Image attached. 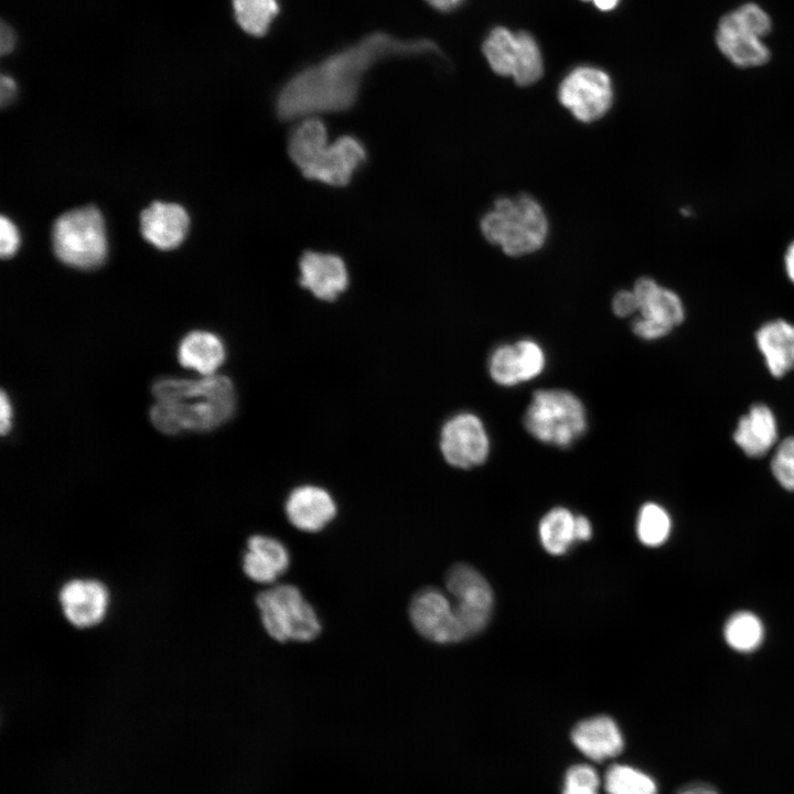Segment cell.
Here are the masks:
<instances>
[{
    "label": "cell",
    "instance_id": "cell-41",
    "mask_svg": "<svg viewBox=\"0 0 794 794\" xmlns=\"http://www.w3.org/2000/svg\"><path fill=\"white\" fill-rule=\"evenodd\" d=\"M784 267L788 279L791 280V282L794 283V240L787 246L785 250Z\"/></svg>",
    "mask_w": 794,
    "mask_h": 794
},
{
    "label": "cell",
    "instance_id": "cell-10",
    "mask_svg": "<svg viewBox=\"0 0 794 794\" xmlns=\"http://www.w3.org/2000/svg\"><path fill=\"white\" fill-rule=\"evenodd\" d=\"M633 292L637 302V316L632 322V331L644 340H656L667 335L680 324L685 316L679 296L658 285L653 278L641 277Z\"/></svg>",
    "mask_w": 794,
    "mask_h": 794
},
{
    "label": "cell",
    "instance_id": "cell-9",
    "mask_svg": "<svg viewBox=\"0 0 794 794\" xmlns=\"http://www.w3.org/2000/svg\"><path fill=\"white\" fill-rule=\"evenodd\" d=\"M558 100L578 121H598L609 112L613 103L611 78L597 67H576L561 81Z\"/></svg>",
    "mask_w": 794,
    "mask_h": 794
},
{
    "label": "cell",
    "instance_id": "cell-30",
    "mask_svg": "<svg viewBox=\"0 0 794 794\" xmlns=\"http://www.w3.org/2000/svg\"><path fill=\"white\" fill-rule=\"evenodd\" d=\"M491 378L501 386L523 383L522 368L515 344H503L494 350L489 361Z\"/></svg>",
    "mask_w": 794,
    "mask_h": 794
},
{
    "label": "cell",
    "instance_id": "cell-17",
    "mask_svg": "<svg viewBox=\"0 0 794 794\" xmlns=\"http://www.w3.org/2000/svg\"><path fill=\"white\" fill-rule=\"evenodd\" d=\"M286 514L298 529L319 532L335 517L336 505L326 490L315 485H301L289 494Z\"/></svg>",
    "mask_w": 794,
    "mask_h": 794
},
{
    "label": "cell",
    "instance_id": "cell-40",
    "mask_svg": "<svg viewBox=\"0 0 794 794\" xmlns=\"http://www.w3.org/2000/svg\"><path fill=\"white\" fill-rule=\"evenodd\" d=\"M677 794H719L715 787L709 784L695 782L682 787Z\"/></svg>",
    "mask_w": 794,
    "mask_h": 794
},
{
    "label": "cell",
    "instance_id": "cell-11",
    "mask_svg": "<svg viewBox=\"0 0 794 794\" xmlns=\"http://www.w3.org/2000/svg\"><path fill=\"white\" fill-rule=\"evenodd\" d=\"M446 587L455 600L454 610L468 637L484 630L494 605L487 580L472 566L455 564L446 576Z\"/></svg>",
    "mask_w": 794,
    "mask_h": 794
},
{
    "label": "cell",
    "instance_id": "cell-43",
    "mask_svg": "<svg viewBox=\"0 0 794 794\" xmlns=\"http://www.w3.org/2000/svg\"><path fill=\"white\" fill-rule=\"evenodd\" d=\"M583 1H592L598 9H600L602 11H610L618 6L620 0H583Z\"/></svg>",
    "mask_w": 794,
    "mask_h": 794
},
{
    "label": "cell",
    "instance_id": "cell-13",
    "mask_svg": "<svg viewBox=\"0 0 794 794\" xmlns=\"http://www.w3.org/2000/svg\"><path fill=\"white\" fill-rule=\"evenodd\" d=\"M409 616L417 632L429 641L448 644L468 637L453 603L437 588H425L415 594Z\"/></svg>",
    "mask_w": 794,
    "mask_h": 794
},
{
    "label": "cell",
    "instance_id": "cell-16",
    "mask_svg": "<svg viewBox=\"0 0 794 794\" xmlns=\"http://www.w3.org/2000/svg\"><path fill=\"white\" fill-rule=\"evenodd\" d=\"M58 600L69 623L77 627H89L104 619L109 596L100 581L73 579L61 588Z\"/></svg>",
    "mask_w": 794,
    "mask_h": 794
},
{
    "label": "cell",
    "instance_id": "cell-3",
    "mask_svg": "<svg viewBox=\"0 0 794 794\" xmlns=\"http://www.w3.org/2000/svg\"><path fill=\"white\" fill-rule=\"evenodd\" d=\"M480 230L486 242L505 255L522 257L545 245L549 224L540 203L522 193L497 198L481 217Z\"/></svg>",
    "mask_w": 794,
    "mask_h": 794
},
{
    "label": "cell",
    "instance_id": "cell-39",
    "mask_svg": "<svg viewBox=\"0 0 794 794\" xmlns=\"http://www.w3.org/2000/svg\"><path fill=\"white\" fill-rule=\"evenodd\" d=\"M17 86L14 81L7 75L1 76V105L4 106L15 95Z\"/></svg>",
    "mask_w": 794,
    "mask_h": 794
},
{
    "label": "cell",
    "instance_id": "cell-2",
    "mask_svg": "<svg viewBox=\"0 0 794 794\" xmlns=\"http://www.w3.org/2000/svg\"><path fill=\"white\" fill-rule=\"evenodd\" d=\"M157 399L150 410L154 427L163 433L206 431L226 422L236 408L232 380L223 375L201 379L161 378L152 386Z\"/></svg>",
    "mask_w": 794,
    "mask_h": 794
},
{
    "label": "cell",
    "instance_id": "cell-4",
    "mask_svg": "<svg viewBox=\"0 0 794 794\" xmlns=\"http://www.w3.org/2000/svg\"><path fill=\"white\" fill-rule=\"evenodd\" d=\"M771 30L772 20L768 12L754 2H747L720 18L715 41L720 53L734 66L759 67L771 57L763 41Z\"/></svg>",
    "mask_w": 794,
    "mask_h": 794
},
{
    "label": "cell",
    "instance_id": "cell-32",
    "mask_svg": "<svg viewBox=\"0 0 794 794\" xmlns=\"http://www.w3.org/2000/svg\"><path fill=\"white\" fill-rule=\"evenodd\" d=\"M517 350L523 382L534 379L544 371L546 356L541 346L529 339L514 343Z\"/></svg>",
    "mask_w": 794,
    "mask_h": 794
},
{
    "label": "cell",
    "instance_id": "cell-20",
    "mask_svg": "<svg viewBox=\"0 0 794 794\" xmlns=\"http://www.w3.org/2000/svg\"><path fill=\"white\" fill-rule=\"evenodd\" d=\"M290 564L285 545L276 538L254 535L247 541L243 556V569L248 578L256 582H273Z\"/></svg>",
    "mask_w": 794,
    "mask_h": 794
},
{
    "label": "cell",
    "instance_id": "cell-14",
    "mask_svg": "<svg viewBox=\"0 0 794 794\" xmlns=\"http://www.w3.org/2000/svg\"><path fill=\"white\" fill-rule=\"evenodd\" d=\"M367 159L364 142L354 135H342L330 142L321 157L301 174L330 186L347 185Z\"/></svg>",
    "mask_w": 794,
    "mask_h": 794
},
{
    "label": "cell",
    "instance_id": "cell-38",
    "mask_svg": "<svg viewBox=\"0 0 794 794\" xmlns=\"http://www.w3.org/2000/svg\"><path fill=\"white\" fill-rule=\"evenodd\" d=\"M575 533L576 540H588L591 538L592 526L590 521L586 516H576Z\"/></svg>",
    "mask_w": 794,
    "mask_h": 794
},
{
    "label": "cell",
    "instance_id": "cell-33",
    "mask_svg": "<svg viewBox=\"0 0 794 794\" xmlns=\"http://www.w3.org/2000/svg\"><path fill=\"white\" fill-rule=\"evenodd\" d=\"M771 469L774 478L784 489L794 491V437L785 439L777 447Z\"/></svg>",
    "mask_w": 794,
    "mask_h": 794
},
{
    "label": "cell",
    "instance_id": "cell-12",
    "mask_svg": "<svg viewBox=\"0 0 794 794\" xmlns=\"http://www.w3.org/2000/svg\"><path fill=\"white\" fill-rule=\"evenodd\" d=\"M440 450L454 468L470 469L484 463L490 453V438L483 421L472 412H460L444 422Z\"/></svg>",
    "mask_w": 794,
    "mask_h": 794
},
{
    "label": "cell",
    "instance_id": "cell-7",
    "mask_svg": "<svg viewBox=\"0 0 794 794\" xmlns=\"http://www.w3.org/2000/svg\"><path fill=\"white\" fill-rule=\"evenodd\" d=\"M256 603L267 633L279 642L311 641L321 631L316 613L294 586L266 590L257 596Z\"/></svg>",
    "mask_w": 794,
    "mask_h": 794
},
{
    "label": "cell",
    "instance_id": "cell-27",
    "mask_svg": "<svg viewBox=\"0 0 794 794\" xmlns=\"http://www.w3.org/2000/svg\"><path fill=\"white\" fill-rule=\"evenodd\" d=\"M603 786L607 794H657V785L648 774L626 764L611 765Z\"/></svg>",
    "mask_w": 794,
    "mask_h": 794
},
{
    "label": "cell",
    "instance_id": "cell-19",
    "mask_svg": "<svg viewBox=\"0 0 794 794\" xmlns=\"http://www.w3.org/2000/svg\"><path fill=\"white\" fill-rule=\"evenodd\" d=\"M571 741L582 754L598 762L616 757L624 747L616 722L608 716L578 722L571 731Z\"/></svg>",
    "mask_w": 794,
    "mask_h": 794
},
{
    "label": "cell",
    "instance_id": "cell-6",
    "mask_svg": "<svg viewBox=\"0 0 794 794\" xmlns=\"http://www.w3.org/2000/svg\"><path fill=\"white\" fill-rule=\"evenodd\" d=\"M52 237L56 257L68 266L89 269L105 260V224L100 212L94 206L61 215L53 225Z\"/></svg>",
    "mask_w": 794,
    "mask_h": 794
},
{
    "label": "cell",
    "instance_id": "cell-15",
    "mask_svg": "<svg viewBox=\"0 0 794 794\" xmlns=\"http://www.w3.org/2000/svg\"><path fill=\"white\" fill-rule=\"evenodd\" d=\"M299 283L322 301H334L350 283L344 259L330 251L307 250L299 259Z\"/></svg>",
    "mask_w": 794,
    "mask_h": 794
},
{
    "label": "cell",
    "instance_id": "cell-35",
    "mask_svg": "<svg viewBox=\"0 0 794 794\" xmlns=\"http://www.w3.org/2000/svg\"><path fill=\"white\" fill-rule=\"evenodd\" d=\"M612 311L619 318H627L637 312V302L633 290H620L612 299Z\"/></svg>",
    "mask_w": 794,
    "mask_h": 794
},
{
    "label": "cell",
    "instance_id": "cell-24",
    "mask_svg": "<svg viewBox=\"0 0 794 794\" xmlns=\"http://www.w3.org/2000/svg\"><path fill=\"white\" fill-rule=\"evenodd\" d=\"M223 341L207 331H193L186 334L178 348L179 362L204 376L214 375L225 360Z\"/></svg>",
    "mask_w": 794,
    "mask_h": 794
},
{
    "label": "cell",
    "instance_id": "cell-18",
    "mask_svg": "<svg viewBox=\"0 0 794 794\" xmlns=\"http://www.w3.org/2000/svg\"><path fill=\"white\" fill-rule=\"evenodd\" d=\"M186 211L174 203L154 202L141 213V233L159 249H172L184 239L189 228Z\"/></svg>",
    "mask_w": 794,
    "mask_h": 794
},
{
    "label": "cell",
    "instance_id": "cell-8",
    "mask_svg": "<svg viewBox=\"0 0 794 794\" xmlns=\"http://www.w3.org/2000/svg\"><path fill=\"white\" fill-rule=\"evenodd\" d=\"M483 54L494 73L512 77L519 86L533 85L543 76L540 50L527 32L495 28L483 43Z\"/></svg>",
    "mask_w": 794,
    "mask_h": 794
},
{
    "label": "cell",
    "instance_id": "cell-42",
    "mask_svg": "<svg viewBox=\"0 0 794 794\" xmlns=\"http://www.w3.org/2000/svg\"><path fill=\"white\" fill-rule=\"evenodd\" d=\"M432 8L439 11H451L460 6L463 0H426Z\"/></svg>",
    "mask_w": 794,
    "mask_h": 794
},
{
    "label": "cell",
    "instance_id": "cell-37",
    "mask_svg": "<svg viewBox=\"0 0 794 794\" xmlns=\"http://www.w3.org/2000/svg\"><path fill=\"white\" fill-rule=\"evenodd\" d=\"M15 43V36L12 29L6 23H1L0 28V52L2 55L12 51Z\"/></svg>",
    "mask_w": 794,
    "mask_h": 794
},
{
    "label": "cell",
    "instance_id": "cell-23",
    "mask_svg": "<svg viewBox=\"0 0 794 794\" xmlns=\"http://www.w3.org/2000/svg\"><path fill=\"white\" fill-rule=\"evenodd\" d=\"M757 344L766 366L775 377L794 367V325L775 320L763 324L755 335Z\"/></svg>",
    "mask_w": 794,
    "mask_h": 794
},
{
    "label": "cell",
    "instance_id": "cell-36",
    "mask_svg": "<svg viewBox=\"0 0 794 794\" xmlns=\"http://www.w3.org/2000/svg\"><path fill=\"white\" fill-rule=\"evenodd\" d=\"M12 405L10 398L6 395L4 391H2L0 397V426L2 434H6L10 430L12 423Z\"/></svg>",
    "mask_w": 794,
    "mask_h": 794
},
{
    "label": "cell",
    "instance_id": "cell-28",
    "mask_svg": "<svg viewBox=\"0 0 794 794\" xmlns=\"http://www.w3.org/2000/svg\"><path fill=\"white\" fill-rule=\"evenodd\" d=\"M725 639L733 650L751 652L762 642L763 625L754 614L738 612L727 621Z\"/></svg>",
    "mask_w": 794,
    "mask_h": 794
},
{
    "label": "cell",
    "instance_id": "cell-31",
    "mask_svg": "<svg viewBox=\"0 0 794 794\" xmlns=\"http://www.w3.org/2000/svg\"><path fill=\"white\" fill-rule=\"evenodd\" d=\"M601 781L596 770L587 764L568 769L561 794H599Z\"/></svg>",
    "mask_w": 794,
    "mask_h": 794
},
{
    "label": "cell",
    "instance_id": "cell-34",
    "mask_svg": "<svg viewBox=\"0 0 794 794\" xmlns=\"http://www.w3.org/2000/svg\"><path fill=\"white\" fill-rule=\"evenodd\" d=\"M20 236L15 225L7 217L0 218V255L2 258H9L15 254L19 248Z\"/></svg>",
    "mask_w": 794,
    "mask_h": 794
},
{
    "label": "cell",
    "instance_id": "cell-21",
    "mask_svg": "<svg viewBox=\"0 0 794 794\" xmlns=\"http://www.w3.org/2000/svg\"><path fill=\"white\" fill-rule=\"evenodd\" d=\"M331 140L325 122L320 116H309L296 120L287 143L292 163L302 173L324 152Z\"/></svg>",
    "mask_w": 794,
    "mask_h": 794
},
{
    "label": "cell",
    "instance_id": "cell-5",
    "mask_svg": "<svg viewBox=\"0 0 794 794\" xmlns=\"http://www.w3.org/2000/svg\"><path fill=\"white\" fill-rule=\"evenodd\" d=\"M523 422L538 441L566 448L586 431L587 414L581 400L572 393L540 389L534 393Z\"/></svg>",
    "mask_w": 794,
    "mask_h": 794
},
{
    "label": "cell",
    "instance_id": "cell-25",
    "mask_svg": "<svg viewBox=\"0 0 794 794\" xmlns=\"http://www.w3.org/2000/svg\"><path fill=\"white\" fill-rule=\"evenodd\" d=\"M576 516L565 507H555L540 519L538 534L541 546L550 555L565 554L576 541Z\"/></svg>",
    "mask_w": 794,
    "mask_h": 794
},
{
    "label": "cell",
    "instance_id": "cell-26",
    "mask_svg": "<svg viewBox=\"0 0 794 794\" xmlns=\"http://www.w3.org/2000/svg\"><path fill=\"white\" fill-rule=\"evenodd\" d=\"M238 25L249 35H265L279 12L278 0H232Z\"/></svg>",
    "mask_w": 794,
    "mask_h": 794
},
{
    "label": "cell",
    "instance_id": "cell-1",
    "mask_svg": "<svg viewBox=\"0 0 794 794\" xmlns=\"http://www.w3.org/2000/svg\"><path fill=\"white\" fill-rule=\"evenodd\" d=\"M434 51V43L426 39L403 41L387 33H372L292 75L276 95V116L296 121L346 111L356 103L363 77L375 63Z\"/></svg>",
    "mask_w": 794,
    "mask_h": 794
},
{
    "label": "cell",
    "instance_id": "cell-22",
    "mask_svg": "<svg viewBox=\"0 0 794 794\" xmlns=\"http://www.w3.org/2000/svg\"><path fill=\"white\" fill-rule=\"evenodd\" d=\"M777 438L776 420L771 409L761 404L753 405L742 416L733 433L734 442L749 457L764 455Z\"/></svg>",
    "mask_w": 794,
    "mask_h": 794
},
{
    "label": "cell",
    "instance_id": "cell-29",
    "mask_svg": "<svg viewBox=\"0 0 794 794\" xmlns=\"http://www.w3.org/2000/svg\"><path fill=\"white\" fill-rule=\"evenodd\" d=\"M672 522L668 513L656 503L644 504L637 515L636 533L642 544L656 547L669 536Z\"/></svg>",
    "mask_w": 794,
    "mask_h": 794
}]
</instances>
